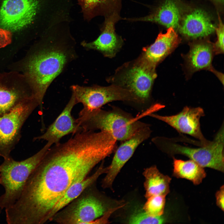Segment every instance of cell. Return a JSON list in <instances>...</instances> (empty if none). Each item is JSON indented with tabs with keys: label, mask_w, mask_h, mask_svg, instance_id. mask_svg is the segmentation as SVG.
<instances>
[{
	"label": "cell",
	"mask_w": 224,
	"mask_h": 224,
	"mask_svg": "<svg viewBox=\"0 0 224 224\" xmlns=\"http://www.w3.org/2000/svg\"><path fill=\"white\" fill-rule=\"evenodd\" d=\"M37 100L31 96L21 102L10 111L0 116V156L4 159L19 142L21 130L26 120L38 106Z\"/></svg>",
	"instance_id": "52a82bcc"
},
{
	"label": "cell",
	"mask_w": 224,
	"mask_h": 224,
	"mask_svg": "<svg viewBox=\"0 0 224 224\" xmlns=\"http://www.w3.org/2000/svg\"><path fill=\"white\" fill-rule=\"evenodd\" d=\"M224 126L223 124L213 140L208 145L192 148L176 143L172 139L156 137L152 141L162 152L171 155H184L199 165L223 172L224 163Z\"/></svg>",
	"instance_id": "5b68a950"
},
{
	"label": "cell",
	"mask_w": 224,
	"mask_h": 224,
	"mask_svg": "<svg viewBox=\"0 0 224 224\" xmlns=\"http://www.w3.org/2000/svg\"><path fill=\"white\" fill-rule=\"evenodd\" d=\"M52 145L47 142L36 153L21 161H15L11 156L4 159L0 165V184L4 189L0 196V213L19 198L30 175Z\"/></svg>",
	"instance_id": "277c9868"
},
{
	"label": "cell",
	"mask_w": 224,
	"mask_h": 224,
	"mask_svg": "<svg viewBox=\"0 0 224 224\" xmlns=\"http://www.w3.org/2000/svg\"><path fill=\"white\" fill-rule=\"evenodd\" d=\"M165 196L156 195L147 198L142 209L147 214L153 217L162 216L164 212L166 201Z\"/></svg>",
	"instance_id": "603a6c76"
},
{
	"label": "cell",
	"mask_w": 224,
	"mask_h": 224,
	"mask_svg": "<svg viewBox=\"0 0 224 224\" xmlns=\"http://www.w3.org/2000/svg\"><path fill=\"white\" fill-rule=\"evenodd\" d=\"M215 197L216 204L222 211H224V186L223 185L219 190L216 192Z\"/></svg>",
	"instance_id": "4316f807"
},
{
	"label": "cell",
	"mask_w": 224,
	"mask_h": 224,
	"mask_svg": "<svg viewBox=\"0 0 224 224\" xmlns=\"http://www.w3.org/2000/svg\"><path fill=\"white\" fill-rule=\"evenodd\" d=\"M155 67L142 56L120 73L119 86L130 91L141 103L147 102L156 77Z\"/></svg>",
	"instance_id": "9c48e42d"
},
{
	"label": "cell",
	"mask_w": 224,
	"mask_h": 224,
	"mask_svg": "<svg viewBox=\"0 0 224 224\" xmlns=\"http://www.w3.org/2000/svg\"><path fill=\"white\" fill-rule=\"evenodd\" d=\"M123 206L122 205L110 209L108 210L107 211H106L102 216L91 222L90 224H104L107 223L108 218L111 214L117 209L122 207Z\"/></svg>",
	"instance_id": "484cf974"
},
{
	"label": "cell",
	"mask_w": 224,
	"mask_h": 224,
	"mask_svg": "<svg viewBox=\"0 0 224 224\" xmlns=\"http://www.w3.org/2000/svg\"><path fill=\"white\" fill-rule=\"evenodd\" d=\"M92 185L58 212L51 221L62 224H90L103 215L107 211L106 206L92 191Z\"/></svg>",
	"instance_id": "8992f818"
},
{
	"label": "cell",
	"mask_w": 224,
	"mask_h": 224,
	"mask_svg": "<svg viewBox=\"0 0 224 224\" xmlns=\"http://www.w3.org/2000/svg\"><path fill=\"white\" fill-rule=\"evenodd\" d=\"M166 221L162 215L153 217L147 214L143 209L134 212L128 219L129 224H162Z\"/></svg>",
	"instance_id": "cb8c5ba5"
},
{
	"label": "cell",
	"mask_w": 224,
	"mask_h": 224,
	"mask_svg": "<svg viewBox=\"0 0 224 224\" xmlns=\"http://www.w3.org/2000/svg\"><path fill=\"white\" fill-rule=\"evenodd\" d=\"M216 1L219 2H220L223 3L224 0H214Z\"/></svg>",
	"instance_id": "83f0119b"
},
{
	"label": "cell",
	"mask_w": 224,
	"mask_h": 224,
	"mask_svg": "<svg viewBox=\"0 0 224 224\" xmlns=\"http://www.w3.org/2000/svg\"><path fill=\"white\" fill-rule=\"evenodd\" d=\"M118 0H78L84 18L90 20Z\"/></svg>",
	"instance_id": "7402d4cb"
},
{
	"label": "cell",
	"mask_w": 224,
	"mask_h": 224,
	"mask_svg": "<svg viewBox=\"0 0 224 224\" xmlns=\"http://www.w3.org/2000/svg\"><path fill=\"white\" fill-rule=\"evenodd\" d=\"M119 18L118 13L115 11L107 16L98 37L91 42L83 41L81 45L87 50L98 51L106 57H114L123 43L122 39L115 32V24Z\"/></svg>",
	"instance_id": "5bb4252c"
},
{
	"label": "cell",
	"mask_w": 224,
	"mask_h": 224,
	"mask_svg": "<svg viewBox=\"0 0 224 224\" xmlns=\"http://www.w3.org/2000/svg\"><path fill=\"white\" fill-rule=\"evenodd\" d=\"M173 175L190 180L196 185L200 184L206 176L204 168L194 161H183L173 158Z\"/></svg>",
	"instance_id": "44dd1931"
},
{
	"label": "cell",
	"mask_w": 224,
	"mask_h": 224,
	"mask_svg": "<svg viewBox=\"0 0 224 224\" xmlns=\"http://www.w3.org/2000/svg\"><path fill=\"white\" fill-rule=\"evenodd\" d=\"M54 27L43 34L25 56L11 65L10 70L22 73L27 81L33 95L37 100L40 112L43 100L53 81L63 71L76 54L74 40L68 28Z\"/></svg>",
	"instance_id": "7a4b0ae2"
},
{
	"label": "cell",
	"mask_w": 224,
	"mask_h": 224,
	"mask_svg": "<svg viewBox=\"0 0 224 224\" xmlns=\"http://www.w3.org/2000/svg\"><path fill=\"white\" fill-rule=\"evenodd\" d=\"M204 115L201 107L186 106L179 113L171 116H162L151 113L148 115L163 121L179 132L189 135L200 141L201 146L208 144L211 141L207 140L201 130L200 119Z\"/></svg>",
	"instance_id": "8fae6325"
},
{
	"label": "cell",
	"mask_w": 224,
	"mask_h": 224,
	"mask_svg": "<svg viewBox=\"0 0 224 224\" xmlns=\"http://www.w3.org/2000/svg\"><path fill=\"white\" fill-rule=\"evenodd\" d=\"M76 119L83 131H106L117 141H124L141 128L149 125L117 107L106 110L101 108L82 109Z\"/></svg>",
	"instance_id": "3957f363"
},
{
	"label": "cell",
	"mask_w": 224,
	"mask_h": 224,
	"mask_svg": "<svg viewBox=\"0 0 224 224\" xmlns=\"http://www.w3.org/2000/svg\"><path fill=\"white\" fill-rule=\"evenodd\" d=\"M219 23L216 28L217 40L213 45L214 53L221 54L224 52V25L220 16H218Z\"/></svg>",
	"instance_id": "d4e9b609"
},
{
	"label": "cell",
	"mask_w": 224,
	"mask_h": 224,
	"mask_svg": "<svg viewBox=\"0 0 224 224\" xmlns=\"http://www.w3.org/2000/svg\"><path fill=\"white\" fill-rule=\"evenodd\" d=\"M48 150L30 175L14 208L30 224H43L68 189L86 178L110 155L115 143L107 133L82 131Z\"/></svg>",
	"instance_id": "6da1fadb"
},
{
	"label": "cell",
	"mask_w": 224,
	"mask_h": 224,
	"mask_svg": "<svg viewBox=\"0 0 224 224\" xmlns=\"http://www.w3.org/2000/svg\"><path fill=\"white\" fill-rule=\"evenodd\" d=\"M108 169V167H105L102 163L93 174L72 184L52 211L49 216L48 222L51 221L54 216L58 212L78 197L87 188L93 184L101 175L106 174Z\"/></svg>",
	"instance_id": "d6986e66"
},
{
	"label": "cell",
	"mask_w": 224,
	"mask_h": 224,
	"mask_svg": "<svg viewBox=\"0 0 224 224\" xmlns=\"http://www.w3.org/2000/svg\"><path fill=\"white\" fill-rule=\"evenodd\" d=\"M180 8L174 0H166L153 12L144 17L127 19L130 21L155 22L168 28L178 27L181 20Z\"/></svg>",
	"instance_id": "e0dca14e"
},
{
	"label": "cell",
	"mask_w": 224,
	"mask_h": 224,
	"mask_svg": "<svg viewBox=\"0 0 224 224\" xmlns=\"http://www.w3.org/2000/svg\"><path fill=\"white\" fill-rule=\"evenodd\" d=\"M180 41L174 29L168 28L165 33L159 34L153 43L144 48L142 56L156 67L177 47Z\"/></svg>",
	"instance_id": "2e32d148"
},
{
	"label": "cell",
	"mask_w": 224,
	"mask_h": 224,
	"mask_svg": "<svg viewBox=\"0 0 224 224\" xmlns=\"http://www.w3.org/2000/svg\"><path fill=\"white\" fill-rule=\"evenodd\" d=\"M152 131L149 125L144 127L131 137L124 141L117 148L106 174L103 180L104 188L112 187L113 183L121 170L133 155L137 147L150 136Z\"/></svg>",
	"instance_id": "7c38bea8"
},
{
	"label": "cell",
	"mask_w": 224,
	"mask_h": 224,
	"mask_svg": "<svg viewBox=\"0 0 224 224\" xmlns=\"http://www.w3.org/2000/svg\"><path fill=\"white\" fill-rule=\"evenodd\" d=\"M214 53L213 45L208 41H199L191 44L186 57L189 70L192 72L204 69L214 72L211 64Z\"/></svg>",
	"instance_id": "ac0fdd59"
},
{
	"label": "cell",
	"mask_w": 224,
	"mask_h": 224,
	"mask_svg": "<svg viewBox=\"0 0 224 224\" xmlns=\"http://www.w3.org/2000/svg\"><path fill=\"white\" fill-rule=\"evenodd\" d=\"M143 174L145 178L144 185L147 198L153 195L166 196L169 193L171 178L161 173L156 166L146 168Z\"/></svg>",
	"instance_id": "ffe728a7"
},
{
	"label": "cell",
	"mask_w": 224,
	"mask_h": 224,
	"mask_svg": "<svg viewBox=\"0 0 224 224\" xmlns=\"http://www.w3.org/2000/svg\"><path fill=\"white\" fill-rule=\"evenodd\" d=\"M74 96L72 95L69 101L55 120L50 125L42 135L35 137L34 141L45 140L52 145L60 143L61 138L70 134L73 135L82 130L72 115L74 107L77 104Z\"/></svg>",
	"instance_id": "4fadbf2b"
},
{
	"label": "cell",
	"mask_w": 224,
	"mask_h": 224,
	"mask_svg": "<svg viewBox=\"0 0 224 224\" xmlns=\"http://www.w3.org/2000/svg\"><path fill=\"white\" fill-rule=\"evenodd\" d=\"M180 32L189 39L206 37L215 31L211 17L204 10L195 9L185 15L178 26Z\"/></svg>",
	"instance_id": "9a60e30c"
},
{
	"label": "cell",
	"mask_w": 224,
	"mask_h": 224,
	"mask_svg": "<svg viewBox=\"0 0 224 224\" xmlns=\"http://www.w3.org/2000/svg\"><path fill=\"white\" fill-rule=\"evenodd\" d=\"M72 95L82 109L91 110L100 108L108 103L122 101L138 103L136 97L128 90L115 85L108 86H91L73 85L71 87Z\"/></svg>",
	"instance_id": "ba28073f"
},
{
	"label": "cell",
	"mask_w": 224,
	"mask_h": 224,
	"mask_svg": "<svg viewBox=\"0 0 224 224\" xmlns=\"http://www.w3.org/2000/svg\"><path fill=\"white\" fill-rule=\"evenodd\" d=\"M31 96V88L22 73L12 70L0 72V116Z\"/></svg>",
	"instance_id": "30bf717a"
}]
</instances>
